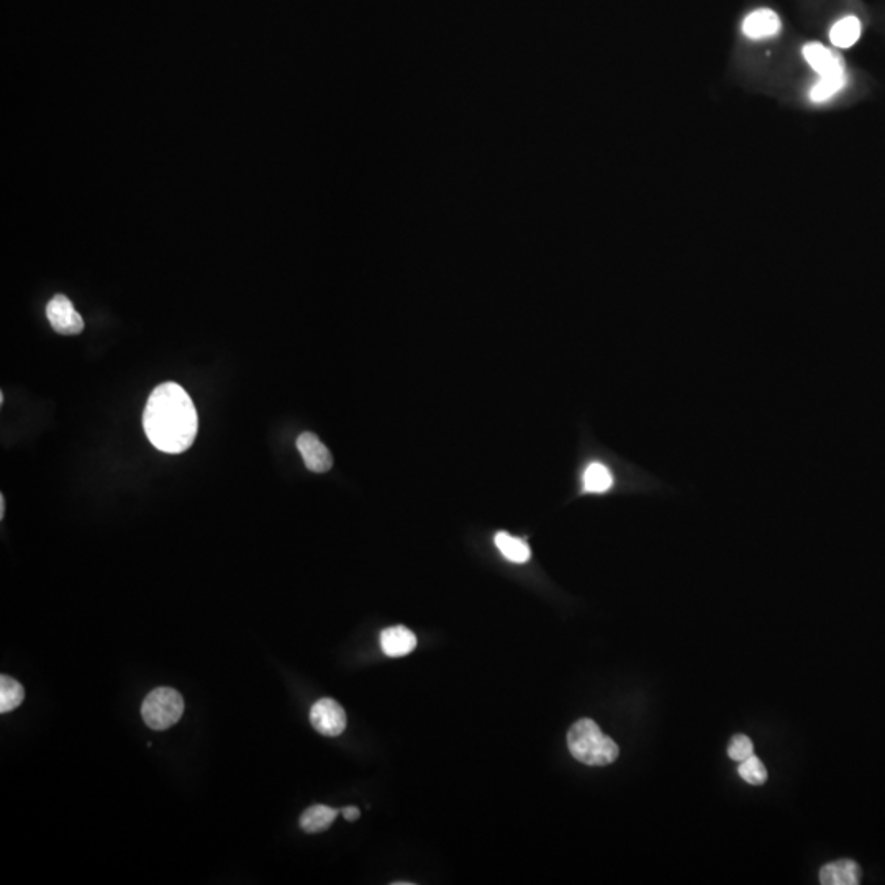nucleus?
<instances>
[{
  "label": "nucleus",
  "instance_id": "9",
  "mask_svg": "<svg viewBox=\"0 0 885 885\" xmlns=\"http://www.w3.org/2000/svg\"><path fill=\"white\" fill-rule=\"evenodd\" d=\"M802 55L808 66L818 74V76H826V74L838 73V71H846L845 59L835 50L826 48L822 43H807L802 48Z\"/></svg>",
  "mask_w": 885,
  "mask_h": 885
},
{
  "label": "nucleus",
  "instance_id": "5",
  "mask_svg": "<svg viewBox=\"0 0 885 885\" xmlns=\"http://www.w3.org/2000/svg\"><path fill=\"white\" fill-rule=\"evenodd\" d=\"M312 727L323 736H338L345 731L346 713L336 700L320 699L310 710Z\"/></svg>",
  "mask_w": 885,
  "mask_h": 885
},
{
  "label": "nucleus",
  "instance_id": "4",
  "mask_svg": "<svg viewBox=\"0 0 885 885\" xmlns=\"http://www.w3.org/2000/svg\"><path fill=\"white\" fill-rule=\"evenodd\" d=\"M46 317L51 327L59 335L74 336L84 330L81 315L74 309L73 302L66 295L58 294L46 305Z\"/></svg>",
  "mask_w": 885,
  "mask_h": 885
},
{
  "label": "nucleus",
  "instance_id": "2",
  "mask_svg": "<svg viewBox=\"0 0 885 885\" xmlns=\"http://www.w3.org/2000/svg\"><path fill=\"white\" fill-rule=\"evenodd\" d=\"M568 746L572 756L587 766H607L617 761L620 753L617 743L604 735V731L590 718H582L572 725L568 733Z\"/></svg>",
  "mask_w": 885,
  "mask_h": 885
},
{
  "label": "nucleus",
  "instance_id": "10",
  "mask_svg": "<svg viewBox=\"0 0 885 885\" xmlns=\"http://www.w3.org/2000/svg\"><path fill=\"white\" fill-rule=\"evenodd\" d=\"M381 648L389 658H402L417 648V636L409 628H386L381 633Z\"/></svg>",
  "mask_w": 885,
  "mask_h": 885
},
{
  "label": "nucleus",
  "instance_id": "14",
  "mask_svg": "<svg viewBox=\"0 0 885 885\" xmlns=\"http://www.w3.org/2000/svg\"><path fill=\"white\" fill-rule=\"evenodd\" d=\"M338 813H340L338 810L327 805H314L302 813L300 828L307 833H322L332 826Z\"/></svg>",
  "mask_w": 885,
  "mask_h": 885
},
{
  "label": "nucleus",
  "instance_id": "13",
  "mask_svg": "<svg viewBox=\"0 0 885 885\" xmlns=\"http://www.w3.org/2000/svg\"><path fill=\"white\" fill-rule=\"evenodd\" d=\"M861 32H863L861 20L854 15H848L831 27L830 40L836 48H851L861 38Z\"/></svg>",
  "mask_w": 885,
  "mask_h": 885
},
{
  "label": "nucleus",
  "instance_id": "11",
  "mask_svg": "<svg viewBox=\"0 0 885 885\" xmlns=\"http://www.w3.org/2000/svg\"><path fill=\"white\" fill-rule=\"evenodd\" d=\"M861 877V867L851 859L826 864L820 871V882L823 885H858L861 884Z\"/></svg>",
  "mask_w": 885,
  "mask_h": 885
},
{
  "label": "nucleus",
  "instance_id": "20",
  "mask_svg": "<svg viewBox=\"0 0 885 885\" xmlns=\"http://www.w3.org/2000/svg\"><path fill=\"white\" fill-rule=\"evenodd\" d=\"M5 517V497L0 495V518Z\"/></svg>",
  "mask_w": 885,
  "mask_h": 885
},
{
  "label": "nucleus",
  "instance_id": "19",
  "mask_svg": "<svg viewBox=\"0 0 885 885\" xmlns=\"http://www.w3.org/2000/svg\"><path fill=\"white\" fill-rule=\"evenodd\" d=\"M341 813H343V817H345L348 822H354V820H358V818L361 817V812H359L356 807L343 808Z\"/></svg>",
  "mask_w": 885,
  "mask_h": 885
},
{
  "label": "nucleus",
  "instance_id": "7",
  "mask_svg": "<svg viewBox=\"0 0 885 885\" xmlns=\"http://www.w3.org/2000/svg\"><path fill=\"white\" fill-rule=\"evenodd\" d=\"M297 448H299L300 454L304 458L305 468L309 469V471L323 474V472H328L332 469V453L314 433H302L297 438Z\"/></svg>",
  "mask_w": 885,
  "mask_h": 885
},
{
  "label": "nucleus",
  "instance_id": "17",
  "mask_svg": "<svg viewBox=\"0 0 885 885\" xmlns=\"http://www.w3.org/2000/svg\"><path fill=\"white\" fill-rule=\"evenodd\" d=\"M738 772H740L741 779L751 786H763L767 781V769L761 763V759L756 758L754 754L740 764Z\"/></svg>",
  "mask_w": 885,
  "mask_h": 885
},
{
  "label": "nucleus",
  "instance_id": "18",
  "mask_svg": "<svg viewBox=\"0 0 885 885\" xmlns=\"http://www.w3.org/2000/svg\"><path fill=\"white\" fill-rule=\"evenodd\" d=\"M753 754V741L749 740L748 736L736 735L731 738L730 745H728V756H730L733 761L743 763L745 759H748L749 756H753Z\"/></svg>",
  "mask_w": 885,
  "mask_h": 885
},
{
  "label": "nucleus",
  "instance_id": "1",
  "mask_svg": "<svg viewBox=\"0 0 885 885\" xmlns=\"http://www.w3.org/2000/svg\"><path fill=\"white\" fill-rule=\"evenodd\" d=\"M143 428L151 445L163 453L179 454L196 440L199 418L191 397L176 382H164L151 392Z\"/></svg>",
  "mask_w": 885,
  "mask_h": 885
},
{
  "label": "nucleus",
  "instance_id": "8",
  "mask_svg": "<svg viewBox=\"0 0 885 885\" xmlns=\"http://www.w3.org/2000/svg\"><path fill=\"white\" fill-rule=\"evenodd\" d=\"M782 23L779 15L771 9H758L746 15L741 30L749 40H769L781 32Z\"/></svg>",
  "mask_w": 885,
  "mask_h": 885
},
{
  "label": "nucleus",
  "instance_id": "15",
  "mask_svg": "<svg viewBox=\"0 0 885 885\" xmlns=\"http://www.w3.org/2000/svg\"><path fill=\"white\" fill-rule=\"evenodd\" d=\"M495 546L499 548L500 553L504 554V558L509 559L512 563H527L531 558L530 546L527 545V541L515 538L505 531H499L495 535Z\"/></svg>",
  "mask_w": 885,
  "mask_h": 885
},
{
  "label": "nucleus",
  "instance_id": "16",
  "mask_svg": "<svg viewBox=\"0 0 885 885\" xmlns=\"http://www.w3.org/2000/svg\"><path fill=\"white\" fill-rule=\"evenodd\" d=\"M25 699V690L22 684L10 676L2 674L0 677V712H12L22 704Z\"/></svg>",
  "mask_w": 885,
  "mask_h": 885
},
{
  "label": "nucleus",
  "instance_id": "3",
  "mask_svg": "<svg viewBox=\"0 0 885 885\" xmlns=\"http://www.w3.org/2000/svg\"><path fill=\"white\" fill-rule=\"evenodd\" d=\"M184 699L177 690L158 687L146 695L141 705V717L151 730H168L181 720Z\"/></svg>",
  "mask_w": 885,
  "mask_h": 885
},
{
  "label": "nucleus",
  "instance_id": "6",
  "mask_svg": "<svg viewBox=\"0 0 885 885\" xmlns=\"http://www.w3.org/2000/svg\"><path fill=\"white\" fill-rule=\"evenodd\" d=\"M617 486V477L602 459H590L581 471V492L586 495H605Z\"/></svg>",
  "mask_w": 885,
  "mask_h": 885
},
{
  "label": "nucleus",
  "instance_id": "12",
  "mask_svg": "<svg viewBox=\"0 0 885 885\" xmlns=\"http://www.w3.org/2000/svg\"><path fill=\"white\" fill-rule=\"evenodd\" d=\"M849 76L846 71H838V73L826 74L820 76L812 89L808 92V97L813 104H825L828 100L833 99L836 94H840L846 86H848Z\"/></svg>",
  "mask_w": 885,
  "mask_h": 885
}]
</instances>
